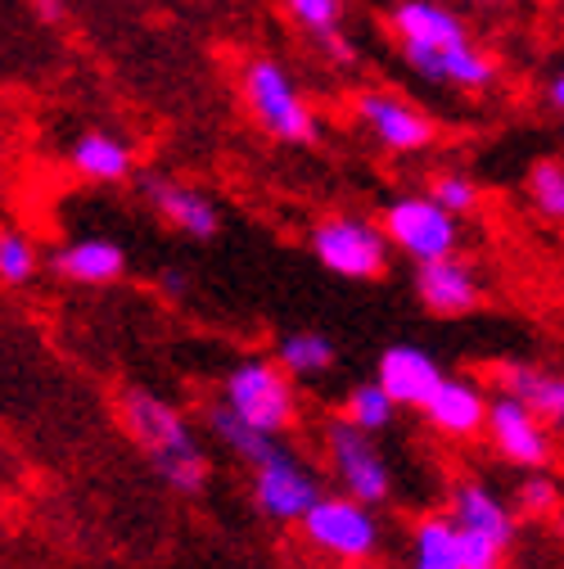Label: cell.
I'll list each match as a JSON object with an SVG mask.
<instances>
[{
    "label": "cell",
    "instance_id": "cell-1",
    "mask_svg": "<svg viewBox=\"0 0 564 569\" xmlns=\"http://www.w3.org/2000/svg\"><path fill=\"white\" fill-rule=\"evenodd\" d=\"M127 430L131 439L145 448L159 466V475L177 488V492H199L208 483V457L194 443L190 425L181 420V411H172L163 398L154 393H127Z\"/></svg>",
    "mask_w": 564,
    "mask_h": 569
},
{
    "label": "cell",
    "instance_id": "cell-2",
    "mask_svg": "<svg viewBox=\"0 0 564 569\" xmlns=\"http://www.w3.org/2000/svg\"><path fill=\"white\" fill-rule=\"evenodd\" d=\"M244 91H249V109L275 140H290V146H312L316 140V118L280 63L253 59L244 68Z\"/></svg>",
    "mask_w": 564,
    "mask_h": 569
},
{
    "label": "cell",
    "instance_id": "cell-3",
    "mask_svg": "<svg viewBox=\"0 0 564 569\" xmlns=\"http://www.w3.org/2000/svg\"><path fill=\"white\" fill-rule=\"evenodd\" d=\"M299 525L316 551L339 556V560H362L380 547V525L371 507L357 502V497H316Z\"/></svg>",
    "mask_w": 564,
    "mask_h": 569
},
{
    "label": "cell",
    "instance_id": "cell-4",
    "mask_svg": "<svg viewBox=\"0 0 564 569\" xmlns=\"http://www.w3.org/2000/svg\"><path fill=\"white\" fill-rule=\"evenodd\" d=\"M226 407L249 420L262 435H280L294 425V389L290 376L275 362H244L231 380H226Z\"/></svg>",
    "mask_w": 564,
    "mask_h": 569
},
{
    "label": "cell",
    "instance_id": "cell-5",
    "mask_svg": "<svg viewBox=\"0 0 564 569\" xmlns=\"http://www.w3.org/2000/svg\"><path fill=\"white\" fill-rule=\"evenodd\" d=\"M312 253L321 258L325 271L348 276V280H371L389 262V240L371 222L357 218H330L312 231Z\"/></svg>",
    "mask_w": 564,
    "mask_h": 569
},
{
    "label": "cell",
    "instance_id": "cell-6",
    "mask_svg": "<svg viewBox=\"0 0 564 569\" xmlns=\"http://www.w3.org/2000/svg\"><path fill=\"white\" fill-rule=\"evenodd\" d=\"M316 497H321L316 475L290 448H280L275 457L253 466V502H258L262 516H271L280 525L303 520V511L316 502Z\"/></svg>",
    "mask_w": 564,
    "mask_h": 569
},
{
    "label": "cell",
    "instance_id": "cell-7",
    "mask_svg": "<svg viewBox=\"0 0 564 569\" xmlns=\"http://www.w3.org/2000/svg\"><path fill=\"white\" fill-rule=\"evenodd\" d=\"M384 240H393L415 262H430V258H443L456 249V218L447 208H439L434 199L411 194L384 212Z\"/></svg>",
    "mask_w": 564,
    "mask_h": 569
},
{
    "label": "cell",
    "instance_id": "cell-8",
    "mask_svg": "<svg viewBox=\"0 0 564 569\" xmlns=\"http://www.w3.org/2000/svg\"><path fill=\"white\" fill-rule=\"evenodd\" d=\"M325 443H330V461H334L348 497H357L366 507H380L393 483H389L384 457L371 448V435H362L352 420H334L325 430Z\"/></svg>",
    "mask_w": 564,
    "mask_h": 569
},
{
    "label": "cell",
    "instance_id": "cell-9",
    "mask_svg": "<svg viewBox=\"0 0 564 569\" xmlns=\"http://www.w3.org/2000/svg\"><path fill=\"white\" fill-rule=\"evenodd\" d=\"M487 435H492V448H497L511 466H524V470H546L551 461V435L537 411H528L515 393H502L487 402Z\"/></svg>",
    "mask_w": 564,
    "mask_h": 569
},
{
    "label": "cell",
    "instance_id": "cell-10",
    "mask_svg": "<svg viewBox=\"0 0 564 569\" xmlns=\"http://www.w3.org/2000/svg\"><path fill=\"white\" fill-rule=\"evenodd\" d=\"M502 551L470 533L456 520H425L415 529V565L420 569H492Z\"/></svg>",
    "mask_w": 564,
    "mask_h": 569
},
{
    "label": "cell",
    "instance_id": "cell-11",
    "mask_svg": "<svg viewBox=\"0 0 564 569\" xmlns=\"http://www.w3.org/2000/svg\"><path fill=\"white\" fill-rule=\"evenodd\" d=\"M415 73H425L430 82H447V87H461V91H483L497 78L487 54H479L470 41H456V46H402Z\"/></svg>",
    "mask_w": 564,
    "mask_h": 569
},
{
    "label": "cell",
    "instance_id": "cell-12",
    "mask_svg": "<svg viewBox=\"0 0 564 569\" xmlns=\"http://www.w3.org/2000/svg\"><path fill=\"white\" fill-rule=\"evenodd\" d=\"M357 113L380 136V146L393 150V154H415V150H425L434 140V122L420 109H411L406 100H397V96H362Z\"/></svg>",
    "mask_w": 564,
    "mask_h": 569
},
{
    "label": "cell",
    "instance_id": "cell-13",
    "mask_svg": "<svg viewBox=\"0 0 564 569\" xmlns=\"http://www.w3.org/2000/svg\"><path fill=\"white\" fill-rule=\"evenodd\" d=\"M415 290H420V303H425L430 312H443V317H461V312L479 308V299H483L479 276L465 262H456L452 253L420 262Z\"/></svg>",
    "mask_w": 564,
    "mask_h": 569
},
{
    "label": "cell",
    "instance_id": "cell-14",
    "mask_svg": "<svg viewBox=\"0 0 564 569\" xmlns=\"http://www.w3.org/2000/svg\"><path fill=\"white\" fill-rule=\"evenodd\" d=\"M452 520L465 525L470 533H479L483 542H492L502 556L515 542V507H506L502 497L483 483H461L452 492Z\"/></svg>",
    "mask_w": 564,
    "mask_h": 569
},
{
    "label": "cell",
    "instance_id": "cell-15",
    "mask_svg": "<svg viewBox=\"0 0 564 569\" xmlns=\"http://www.w3.org/2000/svg\"><path fill=\"white\" fill-rule=\"evenodd\" d=\"M439 362L430 358L425 348H411V343H393L384 348V358H380V389L397 402V407H420L430 398V389L439 385Z\"/></svg>",
    "mask_w": 564,
    "mask_h": 569
},
{
    "label": "cell",
    "instance_id": "cell-16",
    "mask_svg": "<svg viewBox=\"0 0 564 569\" xmlns=\"http://www.w3.org/2000/svg\"><path fill=\"white\" fill-rule=\"evenodd\" d=\"M420 411H425L443 435H452V439H470V435L483 430L487 398H483V389L470 385V380H447V376H439V385L430 389L425 402H420Z\"/></svg>",
    "mask_w": 564,
    "mask_h": 569
},
{
    "label": "cell",
    "instance_id": "cell-17",
    "mask_svg": "<svg viewBox=\"0 0 564 569\" xmlns=\"http://www.w3.org/2000/svg\"><path fill=\"white\" fill-rule=\"evenodd\" d=\"M145 194L154 199V208L163 212V218H168L177 231H185V236H194V240H213L218 227H222L218 203L203 199L199 190H185V186L163 181V177H150V181H145Z\"/></svg>",
    "mask_w": 564,
    "mask_h": 569
},
{
    "label": "cell",
    "instance_id": "cell-18",
    "mask_svg": "<svg viewBox=\"0 0 564 569\" xmlns=\"http://www.w3.org/2000/svg\"><path fill=\"white\" fill-rule=\"evenodd\" d=\"M393 28L402 37V46H456V41H470L465 37V23L434 6V0H406V6L393 10Z\"/></svg>",
    "mask_w": 564,
    "mask_h": 569
},
{
    "label": "cell",
    "instance_id": "cell-19",
    "mask_svg": "<svg viewBox=\"0 0 564 569\" xmlns=\"http://www.w3.org/2000/svg\"><path fill=\"white\" fill-rule=\"evenodd\" d=\"M122 249L113 240H78L54 253V271L78 284H109L122 276Z\"/></svg>",
    "mask_w": 564,
    "mask_h": 569
},
{
    "label": "cell",
    "instance_id": "cell-20",
    "mask_svg": "<svg viewBox=\"0 0 564 569\" xmlns=\"http://www.w3.org/2000/svg\"><path fill=\"white\" fill-rule=\"evenodd\" d=\"M73 168L91 181H122L131 172V146L109 131H87L73 146Z\"/></svg>",
    "mask_w": 564,
    "mask_h": 569
},
{
    "label": "cell",
    "instance_id": "cell-21",
    "mask_svg": "<svg viewBox=\"0 0 564 569\" xmlns=\"http://www.w3.org/2000/svg\"><path fill=\"white\" fill-rule=\"evenodd\" d=\"M506 393H515L528 411H537L546 425H555L564 416V385L555 371H537V367H511L502 376Z\"/></svg>",
    "mask_w": 564,
    "mask_h": 569
},
{
    "label": "cell",
    "instance_id": "cell-22",
    "mask_svg": "<svg viewBox=\"0 0 564 569\" xmlns=\"http://www.w3.org/2000/svg\"><path fill=\"white\" fill-rule=\"evenodd\" d=\"M208 430H213L249 470L258 466V461H266V457H275L280 452V443H275V435H262V430H253V425L249 420H240L226 402L222 407H213V411H208Z\"/></svg>",
    "mask_w": 564,
    "mask_h": 569
},
{
    "label": "cell",
    "instance_id": "cell-23",
    "mask_svg": "<svg viewBox=\"0 0 564 569\" xmlns=\"http://www.w3.org/2000/svg\"><path fill=\"white\" fill-rule=\"evenodd\" d=\"M325 367H334V343L316 330H299L280 339V371L285 376H321Z\"/></svg>",
    "mask_w": 564,
    "mask_h": 569
},
{
    "label": "cell",
    "instance_id": "cell-24",
    "mask_svg": "<svg viewBox=\"0 0 564 569\" xmlns=\"http://www.w3.org/2000/svg\"><path fill=\"white\" fill-rule=\"evenodd\" d=\"M393 411H397V402L380 385H357V389H352V398H348V420L357 425L362 435H380L384 425L393 420Z\"/></svg>",
    "mask_w": 564,
    "mask_h": 569
},
{
    "label": "cell",
    "instance_id": "cell-25",
    "mask_svg": "<svg viewBox=\"0 0 564 569\" xmlns=\"http://www.w3.org/2000/svg\"><path fill=\"white\" fill-rule=\"evenodd\" d=\"M528 199H533V208L542 212V218L560 222L564 218V168L560 163H537L528 172Z\"/></svg>",
    "mask_w": 564,
    "mask_h": 569
},
{
    "label": "cell",
    "instance_id": "cell-26",
    "mask_svg": "<svg viewBox=\"0 0 564 569\" xmlns=\"http://www.w3.org/2000/svg\"><path fill=\"white\" fill-rule=\"evenodd\" d=\"M37 271V249L19 231H0V280L23 284Z\"/></svg>",
    "mask_w": 564,
    "mask_h": 569
},
{
    "label": "cell",
    "instance_id": "cell-27",
    "mask_svg": "<svg viewBox=\"0 0 564 569\" xmlns=\"http://www.w3.org/2000/svg\"><path fill=\"white\" fill-rule=\"evenodd\" d=\"M290 14L312 28L321 41H334V28H339V0H285Z\"/></svg>",
    "mask_w": 564,
    "mask_h": 569
},
{
    "label": "cell",
    "instance_id": "cell-28",
    "mask_svg": "<svg viewBox=\"0 0 564 569\" xmlns=\"http://www.w3.org/2000/svg\"><path fill=\"white\" fill-rule=\"evenodd\" d=\"M439 208H447L452 218H461V212H470L474 203H479V190H474V181L470 177H461V172H447V177H439L434 181V194H430Z\"/></svg>",
    "mask_w": 564,
    "mask_h": 569
},
{
    "label": "cell",
    "instance_id": "cell-29",
    "mask_svg": "<svg viewBox=\"0 0 564 569\" xmlns=\"http://www.w3.org/2000/svg\"><path fill=\"white\" fill-rule=\"evenodd\" d=\"M551 507H555V483H551L546 475L524 479V488H520V511H528V516H546Z\"/></svg>",
    "mask_w": 564,
    "mask_h": 569
},
{
    "label": "cell",
    "instance_id": "cell-30",
    "mask_svg": "<svg viewBox=\"0 0 564 569\" xmlns=\"http://www.w3.org/2000/svg\"><path fill=\"white\" fill-rule=\"evenodd\" d=\"M546 104H551L555 113L564 109V78H560V73H551V78H546Z\"/></svg>",
    "mask_w": 564,
    "mask_h": 569
},
{
    "label": "cell",
    "instance_id": "cell-31",
    "mask_svg": "<svg viewBox=\"0 0 564 569\" xmlns=\"http://www.w3.org/2000/svg\"><path fill=\"white\" fill-rule=\"evenodd\" d=\"M163 290L168 295H185V276L181 271H163Z\"/></svg>",
    "mask_w": 564,
    "mask_h": 569
}]
</instances>
